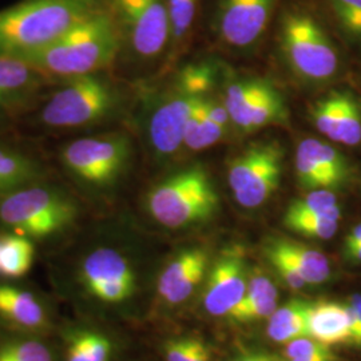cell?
<instances>
[{"label": "cell", "instance_id": "32", "mask_svg": "<svg viewBox=\"0 0 361 361\" xmlns=\"http://www.w3.org/2000/svg\"><path fill=\"white\" fill-rule=\"evenodd\" d=\"M216 82V68L209 63H195L183 67L177 74L173 87L182 92L205 97Z\"/></svg>", "mask_w": 361, "mask_h": 361}, {"label": "cell", "instance_id": "34", "mask_svg": "<svg viewBox=\"0 0 361 361\" xmlns=\"http://www.w3.org/2000/svg\"><path fill=\"white\" fill-rule=\"evenodd\" d=\"M326 3L344 34L361 42V0H326Z\"/></svg>", "mask_w": 361, "mask_h": 361}, {"label": "cell", "instance_id": "33", "mask_svg": "<svg viewBox=\"0 0 361 361\" xmlns=\"http://www.w3.org/2000/svg\"><path fill=\"white\" fill-rule=\"evenodd\" d=\"M337 142L347 146H356L361 142V104L347 91L343 95V114Z\"/></svg>", "mask_w": 361, "mask_h": 361}, {"label": "cell", "instance_id": "38", "mask_svg": "<svg viewBox=\"0 0 361 361\" xmlns=\"http://www.w3.org/2000/svg\"><path fill=\"white\" fill-rule=\"evenodd\" d=\"M262 252H264V256L271 262L274 271H277V274L283 279V281L290 289L301 290L307 286V283L301 279V276L297 273L293 265L280 252H277L274 247H271L267 243L262 246Z\"/></svg>", "mask_w": 361, "mask_h": 361}, {"label": "cell", "instance_id": "24", "mask_svg": "<svg viewBox=\"0 0 361 361\" xmlns=\"http://www.w3.org/2000/svg\"><path fill=\"white\" fill-rule=\"evenodd\" d=\"M284 169V157L273 161L268 168L250 180L244 189L233 193L238 205L246 209H256L264 205L279 189Z\"/></svg>", "mask_w": 361, "mask_h": 361}, {"label": "cell", "instance_id": "45", "mask_svg": "<svg viewBox=\"0 0 361 361\" xmlns=\"http://www.w3.org/2000/svg\"><path fill=\"white\" fill-rule=\"evenodd\" d=\"M345 256L352 262H361V244L345 249Z\"/></svg>", "mask_w": 361, "mask_h": 361}, {"label": "cell", "instance_id": "20", "mask_svg": "<svg viewBox=\"0 0 361 361\" xmlns=\"http://www.w3.org/2000/svg\"><path fill=\"white\" fill-rule=\"evenodd\" d=\"M310 302L290 300L274 310L269 317L267 334L274 343H289L298 337L308 336V313Z\"/></svg>", "mask_w": 361, "mask_h": 361}, {"label": "cell", "instance_id": "1", "mask_svg": "<svg viewBox=\"0 0 361 361\" xmlns=\"http://www.w3.org/2000/svg\"><path fill=\"white\" fill-rule=\"evenodd\" d=\"M121 52V37L104 1L101 10L70 27L49 44L13 58L26 62L49 80L59 83L104 73L114 65Z\"/></svg>", "mask_w": 361, "mask_h": 361}, {"label": "cell", "instance_id": "28", "mask_svg": "<svg viewBox=\"0 0 361 361\" xmlns=\"http://www.w3.org/2000/svg\"><path fill=\"white\" fill-rule=\"evenodd\" d=\"M343 95L344 91H334L319 99L310 111L314 128L334 142L338 140V128L343 114Z\"/></svg>", "mask_w": 361, "mask_h": 361}, {"label": "cell", "instance_id": "41", "mask_svg": "<svg viewBox=\"0 0 361 361\" xmlns=\"http://www.w3.org/2000/svg\"><path fill=\"white\" fill-rule=\"evenodd\" d=\"M345 305H347L349 319H350V334H349L350 336L361 328V295H353L349 297Z\"/></svg>", "mask_w": 361, "mask_h": 361}, {"label": "cell", "instance_id": "17", "mask_svg": "<svg viewBox=\"0 0 361 361\" xmlns=\"http://www.w3.org/2000/svg\"><path fill=\"white\" fill-rule=\"evenodd\" d=\"M284 157L283 146L276 141L253 143L237 155L228 169V182L233 193L244 189L258 173L273 161Z\"/></svg>", "mask_w": 361, "mask_h": 361}, {"label": "cell", "instance_id": "30", "mask_svg": "<svg viewBox=\"0 0 361 361\" xmlns=\"http://www.w3.org/2000/svg\"><path fill=\"white\" fill-rule=\"evenodd\" d=\"M169 27H170V46L182 44L193 30L197 19L200 0H166Z\"/></svg>", "mask_w": 361, "mask_h": 361}, {"label": "cell", "instance_id": "37", "mask_svg": "<svg viewBox=\"0 0 361 361\" xmlns=\"http://www.w3.org/2000/svg\"><path fill=\"white\" fill-rule=\"evenodd\" d=\"M335 205H337V197L334 192L326 189L312 190L305 197L293 201L285 214H322Z\"/></svg>", "mask_w": 361, "mask_h": 361}, {"label": "cell", "instance_id": "10", "mask_svg": "<svg viewBox=\"0 0 361 361\" xmlns=\"http://www.w3.org/2000/svg\"><path fill=\"white\" fill-rule=\"evenodd\" d=\"M80 280L91 295L104 302H122L135 288L128 258L111 247H98L80 265Z\"/></svg>", "mask_w": 361, "mask_h": 361}, {"label": "cell", "instance_id": "2", "mask_svg": "<svg viewBox=\"0 0 361 361\" xmlns=\"http://www.w3.org/2000/svg\"><path fill=\"white\" fill-rule=\"evenodd\" d=\"M104 6V0H20L0 10V58L38 50Z\"/></svg>", "mask_w": 361, "mask_h": 361}, {"label": "cell", "instance_id": "42", "mask_svg": "<svg viewBox=\"0 0 361 361\" xmlns=\"http://www.w3.org/2000/svg\"><path fill=\"white\" fill-rule=\"evenodd\" d=\"M284 361H340V357L336 355L332 348L326 349L324 352L319 353H312L307 356L301 357H295V359H284Z\"/></svg>", "mask_w": 361, "mask_h": 361}, {"label": "cell", "instance_id": "35", "mask_svg": "<svg viewBox=\"0 0 361 361\" xmlns=\"http://www.w3.org/2000/svg\"><path fill=\"white\" fill-rule=\"evenodd\" d=\"M166 361H212L210 349L195 337L171 338L165 344Z\"/></svg>", "mask_w": 361, "mask_h": 361}, {"label": "cell", "instance_id": "6", "mask_svg": "<svg viewBox=\"0 0 361 361\" xmlns=\"http://www.w3.org/2000/svg\"><path fill=\"white\" fill-rule=\"evenodd\" d=\"M77 217L75 200L42 180L0 197V222L27 238H46L63 232Z\"/></svg>", "mask_w": 361, "mask_h": 361}, {"label": "cell", "instance_id": "13", "mask_svg": "<svg viewBox=\"0 0 361 361\" xmlns=\"http://www.w3.org/2000/svg\"><path fill=\"white\" fill-rule=\"evenodd\" d=\"M50 83L51 80L26 62L10 56L0 58V121L31 109Z\"/></svg>", "mask_w": 361, "mask_h": 361}, {"label": "cell", "instance_id": "25", "mask_svg": "<svg viewBox=\"0 0 361 361\" xmlns=\"http://www.w3.org/2000/svg\"><path fill=\"white\" fill-rule=\"evenodd\" d=\"M207 99L205 97L200 101L186 122L183 146L193 152L205 150L219 143L225 135V128L219 126L207 116Z\"/></svg>", "mask_w": 361, "mask_h": 361}, {"label": "cell", "instance_id": "14", "mask_svg": "<svg viewBox=\"0 0 361 361\" xmlns=\"http://www.w3.org/2000/svg\"><path fill=\"white\" fill-rule=\"evenodd\" d=\"M209 265V255L202 247L180 252L173 258L158 279V295L170 305H177L192 296L202 283Z\"/></svg>", "mask_w": 361, "mask_h": 361}, {"label": "cell", "instance_id": "36", "mask_svg": "<svg viewBox=\"0 0 361 361\" xmlns=\"http://www.w3.org/2000/svg\"><path fill=\"white\" fill-rule=\"evenodd\" d=\"M0 361H52L50 349L35 340L16 341L0 349Z\"/></svg>", "mask_w": 361, "mask_h": 361}, {"label": "cell", "instance_id": "27", "mask_svg": "<svg viewBox=\"0 0 361 361\" xmlns=\"http://www.w3.org/2000/svg\"><path fill=\"white\" fill-rule=\"evenodd\" d=\"M310 150V154L316 164L325 173V176L331 180L334 189L345 183L349 177L348 161L332 145L323 141L307 138L302 141Z\"/></svg>", "mask_w": 361, "mask_h": 361}, {"label": "cell", "instance_id": "46", "mask_svg": "<svg viewBox=\"0 0 361 361\" xmlns=\"http://www.w3.org/2000/svg\"><path fill=\"white\" fill-rule=\"evenodd\" d=\"M350 345L353 347H359L361 348V328H359L355 334L349 336L348 341H347Z\"/></svg>", "mask_w": 361, "mask_h": 361}, {"label": "cell", "instance_id": "19", "mask_svg": "<svg viewBox=\"0 0 361 361\" xmlns=\"http://www.w3.org/2000/svg\"><path fill=\"white\" fill-rule=\"evenodd\" d=\"M0 317L23 328H42L46 312L32 293L10 285H0Z\"/></svg>", "mask_w": 361, "mask_h": 361}, {"label": "cell", "instance_id": "11", "mask_svg": "<svg viewBox=\"0 0 361 361\" xmlns=\"http://www.w3.org/2000/svg\"><path fill=\"white\" fill-rule=\"evenodd\" d=\"M205 97L182 92L173 87L147 118L146 134L152 150L159 158L176 154L183 146L185 128L195 106Z\"/></svg>", "mask_w": 361, "mask_h": 361}, {"label": "cell", "instance_id": "9", "mask_svg": "<svg viewBox=\"0 0 361 361\" xmlns=\"http://www.w3.org/2000/svg\"><path fill=\"white\" fill-rule=\"evenodd\" d=\"M281 0H216L213 30L225 46L249 50L265 37Z\"/></svg>", "mask_w": 361, "mask_h": 361}, {"label": "cell", "instance_id": "29", "mask_svg": "<svg viewBox=\"0 0 361 361\" xmlns=\"http://www.w3.org/2000/svg\"><path fill=\"white\" fill-rule=\"evenodd\" d=\"M111 343L101 334L82 331L70 338L66 361H109Z\"/></svg>", "mask_w": 361, "mask_h": 361}, {"label": "cell", "instance_id": "40", "mask_svg": "<svg viewBox=\"0 0 361 361\" xmlns=\"http://www.w3.org/2000/svg\"><path fill=\"white\" fill-rule=\"evenodd\" d=\"M207 113L210 119H213L222 128H226L229 123H232L225 104H219L210 101V99H207Z\"/></svg>", "mask_w": 361, "mask_h": 361}, {"label": "cell", "instance_id": "5", "mask_svg": "<svg viewBox=\"0 0 361 361\" xmlns=\"http://www.w3.org/2000/svg\"><path fill=\"white\" fill-rule=\"evenodd\" d=\"M219 205L207 169L193 165L159 180L146 194V209L162 226L180 229L212 219Z\"/></svg>", "mask_w": 361, "mask_h": 361}, {"label": "cell", "instance_id": "22", "mask_svg": "<svg viewBox=\"0 0 361 361\" xmlns=\"http://www.w3.org/2000/svg\"><path fill=\"white\" fill-rule=\"evenodd\" d=\"M271 82L262 78H246L235 79L228 85L225 91L224 104L231 116V122L240 129L244 122L247 110L258 98L271 87Z\"/></svg>", "mask_w": 361, "mask_h": 361}, {"label": "cell", "instance_id": "44", "mask_svg": "<svg viewBox=\"0 0 361 361\" xmlns=\"http://www.w3.org/2000/svg\"><path fill=\"white\" fill-rule=\"evenodd\" d=\"M359 244H361V224L356 225L355 228H352V231L349 232L347 238H345V249L359 245Z\"/></svg>", "mask_w": 361, "mask_h": 361}, {"label": "cell", "instance_id": "3", "mask_svg": "<svg viewBox=\"0 0 361 361\" xmlns=\"http://www.w3.org/2000/svg\"><path fill=\"white\" fill-rule=\"evenodd\" d=\"M277 40L286 65L298 79L322 83L337 73L338 55L332 39L302 4H289L279 13Z\"/></svg>", "mask_w": 361, "mask_h": 361}, {"label": "cell", "instance_id": "21", "mask_svg": "<svg viewBox=\"0 0 361 361\" xmlns=\"http://www.w3.org/2000/svg\"><path fill=\"white\" fill-rule=\"evenodd\" d=\"M289 122V109L284 97L271 85L246 113L245 119L240 128L243 133H253L271 125H286Z\"/></svg>", "mask_w": 361, "mask_h": 361}, {"label": "cell", "instance_id": "15", "mask_svg": "<svg viewBox=\"0 0 361 361\" xmlns=\"http://www.w3.org/2000/svg\"><path fill=\"white\" fill-rule=\"evenodd\" d=\"M350 334V319L345 304L335 301L310 302L308 336L324 344L347 343Z\"/></svg>", "mask_w": 361, "mask_h": 361}, {"label": "cell", "instance_id": "43", "mask_svg": "<svg viewBox=\"0 0 361 361\" xmlns=\"http://www.w3.org/2000/svg\"><path fill=\"white\" fill-rule=\"evenodd\" d=\"M232 361H284L265 352H243L237 355Z\"/></svg>", "mask_w": 361, "mask_h": 361}, {"label": "cell", "instance_id": "39", "mask_svg": "<svg viewBox=\"0 0 361 361\" xmlns=\"http://www.w3.org/2000/svg\"><path fill=\"white\" fill-rule=\"evenodd\" d=\"M329 348H331V345L324 344L319 340H314L310 336H304V337H298V338L286 343L284 348V359L301 357V356H307L312 353L324 352Z\"/></svg>", "mask_w": 361, "mask_h": 361}, {"label": "cell", "instance_id": "18", "mask_svg": "<svg viewBox=\"0 0 361 361\" xmlns=\"http://www.w3.org/2000/svg\"><path fill=\"white\" fill-rule=\"evenodd\" d=\"M44 178V166L34 157L0 146V197Z\"/></svg>", "mask_w": 361, "mask_h": 361}, {"label": "cell", "instance_id": "16", "mask_svg": "<svg viewBox=\"0 0 361 361\" xmlns=\"http://www.w3.org/2000/svg\"><path fill=\"white\" fill-rule=\"evenodd\" d=\"M280 252L307 285L323 284L331 277L329 261L323 252L289 238L274 237L265 241Z\"/></svg>", "mask_w": 361, "mask_h": 361}, {"label": "cell", "instance_id": "26", "mask_svg": "<svg viewBox=\"0 0 361 361\" xmlns=\"http://www.w3.org/2000/svg\"><path fill=\"white\" fill-rule=\"evenodd\" d=\"M340 219L341 209L335 205L322 214H285L284 225L290 232L308 238L329 240L337 233Z\"/></svg>", "mask_w": 361, "mask_h": 361}, {"label": "cell", "instance_id": "7", "mask_svg": "<svg viewBox=\"0 0 361 361\" xmlns=\"http://www.w3.org/2000/svg\"><path fill=\"white\" fill-rule=\"evenodd\" d=\"M133 145L123 133L82 137L66 143L59 159L75 180L92 188L116 183L129 168Z\"/></svg>", "mask_w": 361, "mask_h": 361}, {"label": "cell", "instance_id": "31", "mask_svg": "<svg viewBox=\"0 0 361 361\" xmlns=\"http://www.w3.org/2000/svg\"><path fill=\"white\" fill-rule=\"evenodd\" d=\"M295 171H296L298 185L305 190L312 192V190H320V189H326V190L334 189L332 182L316 164V161L313 159L310 150L307 149V146L302 141L297 145Z\"/></svg>", "mask_w": 361, "mask_h": 361}, {"label": "cell", "instance_id": "4", "mask_svg": "<svg viewBox=\"0 0 361 361\" xmlns=\"http://www.w3.org/2000/svg\"><path fill=\"white\" fill-rule=\"evenodd\" d=\"M40 106L39 123L55 130L87 129L113 116L121 94L102 73L56 83Z\"/></svg>", "mask_w": 361, "mask_h": 361}, {"label": "cell", "instance_id": "23", "mask_svg": "<svg viewBox=\"0 0 361 361\" xmlns=\"http://www.w3.org/2000/svg\"><path fill=\"white\" fill-rule=\"evenodd\" d=\"M35 247L30 238L19 234L0 237V274L18 279L31 269Z\"/></svg>", "mask_w": 361, "mask_h": 361}, {"label": "cell", "instance_id": "8", "mask_svg": "<svg viewBox=\"0 0 361 361\" xmlns=\"http://www.w3.org/2000/svg\"><path fill=\"white\" fill-rule=\"evenodd\" d=\"M116 22L122 52L152 61L170 46L166 0H104Z\"/></svg>", "mask_w": 361, "mask_h": 361}, {"label": "cell", "instance_id": "12", "mask_svg": "<svg viewBox=\"0 0 361 361\" xmlns=\"http://www.w3.org/2000/svg\"><path fill=\"white\" fill-rule=\"evenodd\" d=\"M247 281L243 250L238 246L224 250L207 274L204 308L212 316H229L245 296Z\"/></svg>", "mask_w": 361, "mask_h": 361}]
</instances>
